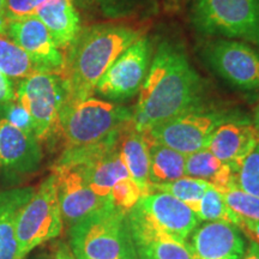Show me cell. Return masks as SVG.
<instances>
[{
	"mask_svg": "<svg viewBox=\"0 0 259 259\" xmlns=\"http://www.w3.org/2000/svg\"><path fill=\"white\" fill-rule=\"evenodd\" d=\"M35 16L64 53L83 28L82 16L72 0H46L38 6Z\"/></svg>",
	"mask_w": 259,
	"mask_h": 259,
	"instance_id": "obj_19",
	"label": "cell"
},
{
	"mask_svg": "<svg viewBox=\"0 0 259 259\" xmlns=\"http://www.w3.org/2000/svg\"><path fill=\"white\" fill-rule=\"evenodd\" d=\"M69 247L74 259H139L127 212L111 203L70 227Z\"/></svg>",
	"mask_w": 259,
	"mask_h": 259,
	"instance_id": "obj_3",
	"label": "cell"
},
{
	"mask_svg": "<svg viewBox=\"0 0 259 259\" xmlns=\"http://www.w3.org/2000/svg\"><path fill=\"white\" fill-rule=\"evenodd\" d=\"M16 96V85L14 79L0 72V102L14 101Z\"/></svg>",
	"mask_w": 259,
	"mask_h": 259,
	"instance_id": "obj_33",
	"label": "cell"
},
{
	"mask_svg": "<svg viewBox=\"0 0 259 259\" xmlns=\"http://www.w3.org/2000/svg\"><path fill=\"white\" fill-rule=\"evenodd\" d=\"M241 259H259V244L257 241L251 240L248 242L244 257Z\"/></svg>",
	"mask_w": 259,
	"mask_h": 259,
	"instance_id": "obj_34",
	"label": "cell"
},
{
	"mask_svg": "<svg viewBox=\"0 0 259 259\" xmlns=\"http://www.w3.org/2000/svg\"><path fill=\"white\" fill-rule=\"evenodd\" d=\"M166 2H167L168 8H169V9H177V8H179L181 4H183L184 0H166Z\"/></svg>",
	"mask_w": 259,
	"mask_h": 259,
	"instance_id": "obj_38",
	"label": "cell"
},
{
	"mask_svg": "<svg viewBox=\"0 0 259 259\" xmlns=\"http://www.w3.org/2000/svg\"><path fill=\"white\" fill-rule=\"evenodd\" d=\"M44 2L46 0H6V23L35 16L37 8Z\"/></svg>",
	"mask_w": 259,
	"mask_h": 259,
	"instance_id": "obj_32",
	"label": "cell"
},
{
	"mask_svg": "<svg viewBox=\"0 0 259 259\" xmlns=\"http://www.w3.org/2000/svg\"><path fill=\"white\" fill-rule=\"evenodd\" d=\"M0 120L8 121L22 131L28 134H34V125L28 112L19 103L14 101L0 102Z\"/></svg>",
	"mask_w": 259,
	"mask_h": 259,
	"instance_id": "obj_31",
	"label": "cell"
},
{
	"mask_svg": "<svg viewBox=\"0 0 259 259\" xmlns=\"http://www.w3.org/2000/svg\"><path fill=\"white\" fill-rule=\"evenodd\" d=\"M252 122H253L254 125V128L255 131H257V134L259 136V100L257 102V105H255L254 109H253V115H252Z\"/></svg>",
	"mask_w": 259,
	"mask_h": 259,
	"instance_id": "obj_37",
	"label": "cell"
},
{
	"mask_svg": "<svg viewBox=\"0 0 259 259\" xmlns=\"http://www.w3.org/2000/svg\"><path fill=\"white\" fill-rule=\"evenodd\" d=\"M206 90V80L191 64L185 45L174 37H163L154 51L137 105L132 109V126L147 134L205 105Z\"/></svg>",
	"mask_w": 259,
	"mask_h": 259,
	"instance_id": "obj_1",
	"label": "cell"
},
{
	"mask_svg": "<svg viewBox=\"0 0 259 259\" xmlns=\"http://www.w3.org/2000/svg\"><path fill=\"white\" fill-rule=\"evenodd\" d=\"M34 192L30 186L0 191V259H17L16 221L19 210Z\"/></svg>",
	"mask_w": 259,
	"mask_h": 259,
	"instance_id": "obj_20",
	"label": "cell"
},
{
	"mask_svg": "<svg viewBox=\"0 0 259 259\" xmlns=\"http://www.w3.org/2000/svg\"><path fill=\"white\" fill-rule=\"evenodd\" d=\"M79 168L90 189L106 202H109V194L114 185L130 178L118 148L85 166H79Z\"/></svg>",
	"mask_w": 259,
	"mask_h": 259,
	"instance_id": "obj_22",
	"label": "cell"
},
{
	"mask_svg": "<svg viewBox=\"0 0 259 259\" xmlns=\"http://www.w3.org/2000/svg\"><path fill=\"white\" fill-rule=\"evenodd\" d=\"M211 186L205 180L194 179L190 177H183L180 179H177L170 183L164 184H154L149 185V189L160 191V192H166L170 196L176 197L177 199L181 200L189 206H192L198 200L202 198V196L209 187Z\"/></svg>",
	"mask_w": 259,
	"mask_h": 259,
	"instance_id": "obj_27",
	"label": "cell"
},
{
	"mask_svg": "<svg viewBox=\"0 0 259 259\" xmlns=\"http://www.w3.org/2000/svg\"><path fill=\"white\" fill-rule=\"evenodd\" d=\"M147 141L149 144V162H150L149 185L170 183L185 177L186 155L163 144L150 141L148 137Z\"/></svg>",
	"mask_w": 259,
	"mask_h": 259,
	"instance_id": "obj_24",
	"label": "cell"
},
{
	"mask_svg": "<svg viewBox=\"0 0 259 259\" xmlns=\"http://www.w3.org/2000/svg\"><path fill=\"white\" fill-rule=\"evenodd\" d=\"M54 259H74V257L69 246H66L65 244H60L57 247Z\"/></svg>",
	"mask_w": 259,
	"mask_h": 259,
	"instance_id": "obj_35",
	"label": "cell"
},
{
	"mask_svg": "<svg viewBox=\"0 0 259 259\" xmlns=\"http://www.w3.org/2000/svg\"><path fill=\"white\" fill-rule=\"evenodd\" d=\"M235 183L246 193L259 198V142L239 166Z\"/></svg>",
	"mask_w": 259,
	"mask_h": 259,
	"instance_id": "obj_29",
	"label": "cell"
},
{
	"mask_svg": "<svg viewBox=\"0 0 259 259\" xmlns=\"http://www.w3.org/2000/svg\"><path fill=\"white\" fill-rule=\"evenodd\" d=\"M131 121V108L90 96L65 103L59 115V134L66 148L83 147L122 131Z\"/></svg>",
	"mask_w": 259,
	"mask_h": 259,
	"instance_id": "obj_4",
	"label": "cell"
},
{
	"mask_svg": "<svg viewBox=\"0 0 259 259\" xmlns=\"http://www.w3.org/2000/svg\"><path fill=\"white\" fill-rule=\"evenodd\" d=\"M0 72L17 80L36 72L25 52L6 31H0Z\"/></svg>",
	"mask_w": 259,
	"mask_h": 259,
	"instance_id": "obj_25",
	"label": "cell"
},
{
	"mask_svg": "<svg viewBox=\"0 0 259 259\" xmlns=\"http://www.w3.org/2000/svg\"><path fill=\"white\" fill-rule=\"evenodd\" d=\"M154 54V42L147 34L116 58L97 83L94 95L114 103L134 99L141 92Z\"/></svg>",
	"mask_w": 259,
	"mask_h": 259,
	"instance_id": "obj_10",
	"label": "cell"
},
{
	"mask_svg": "<svg viewBox=\"0 0 259 259\" xmlns=\"http://www.w3.org/2000/svg\"><path fill=\"white\" fill-rule=\"evenodd\" d=\"M200 221L231 222L241 229V216L227 205L225 198L218 190L210 186L198 202L190 206Z\"/></svg>",
	"mask_w": 259,
	"mask_h": 259,
	"instance_id": "obj_26",
	"label": "cell"
},
{
	"mask_svg": "<svg viewBox=\"0 0 259 259\" xmlns=\"http://www.w3.org/2000/svg\"><path fill=\"white\" fill-rule=\"evenodd\" d=\"M258 142L259 136L252 119L240 113L213 131L206 149L220 161L231 164L238 171L242 160L251 153Z\"/></svg>",
	"mask_w": 259,
	"mask_h": 259,
	"instance_id": "obj_17",
	"label": "cell"
},
{
	"mask_svg": "<svg viewBox=\"0 0 259 259\" xmlns=\"http://www.w3.org/2000/svg\"><path fill=\"white\" fill-rule=\"evenodd\" d=\"M52 171L56 176L61 216L69 227L109 203L90 189L79 167L54 168Z\"/></svg>",
	"mask_w": 259,
	"mask_h": 259,
	"instance_id": "obj_15",
	"label": "cell"
},
{
	"mask_svg": "<svg viewBox=\"0 0 259 259\" xmlns=\"http://www.w3.org/2000/svg\"><path fill=\"white\" fill-rule=\"evenodd\" d=\"M240 113L234 108L205 103L151 128L145 136L150 141L166 145L184 155H190L208 148L213 131Z\"/></svg>",
	"mask_w": 259,
	"mask_h": 259,
	"instance_id": "obj_7",
	"label": "cell"
},
{
	"mask_svg": "<svg viewBox=\"0 0 259 259\" xmlns=\"http://www.w3.org/2000/svg\"><path fill=\"white\" fill-rule=\"evenodd\" d=\"M5 6L6 0H0V31H5L6 19H5Z\"/></svg>",
	"mask_w": 259,
	"mask_h": 259,
	"instance_id": "obj_36",
	"label": "cell"
},
{
	"mask_svg": "<svg viewBox=\"0 0 259 259\" xmlns=\"http://www.w3.org/2000/svg\"><path fill=\"white\" fill-rule=\"evenodd\" d=\"M147 25L131 22L101 21L85 25L65 51L63 78L67 90L66 102L90 96L103 73L116 58L139 37Z\"/></svg>",
	"mask_w": 259,
	"mask_h": 259,
	"instance_id": "obj_2",
	"label": "cell"
},
{
	"mask_svg": "<svg viewBox=\"0 0 259 259\" xmlns=\"http://www.w3.org/2000/svg\"><path fill=\"white\" fill-rule=\"evenodd\" d=\"M136 205L180 244H186L200 223L198 216L187 204L166 192L149 189Z\"/></svg>",
	"mask_w": 259,
	"mask_h": 259,
	"instance_id": "obj_13",
	"label": "cell"
},
{
	"mask_svg": "<svg viewBox=\"0 0 259 259\" xmlns=\"http://www.w3.org/2000/svg\"><path fill=\"white\" fill-rule=\"evenodd\" d=\"M15 100L30 115L38 141L47 142L59 134V115L67 100L63 76L32 73L18 80Z\"/></svg>",
	"mask_w": 259,
	"mask_h": 259,
	"instance_id": "obj_8",
	"label": "cell"
},
{
	"mask_svg": "<svg viewBox=\"0 0 259 259\" xmlns=\"http://www.w3.org/2000/svg\"><path fill=\"white\" fill-rule=\"evenodd\" d=\"M186 245L193 259H241L247 247L241 229L225 221L204 223Z\"/></svg>",
	"mask_w": 259,
	"mask_h": 259,
	"instance_id": "obj_16",
	"label": "cell"
},
{
	"mask_svg": "<svg viewBox=\"0 0 259 259\" xmlns=\"http://www.w3.org/2000/svg\"><path fill=\"white\" fill-rule=\"evenodd\" d=\"M119 154L127 168L130 178L143 190L149 191V144L144 134L132 126V121L120 136Z\"/></svg>",
	"mask_w": 259,
	"mask_h": 259,
	"instance_id": "obj_21",
	"label": "cell"
},
{
	"mask_svg": "<svg viewBox=\"0 0 259 259\" xmlns=\"http://www.w3.org/2000/svg\"><path fill=\"white\" fill-rule=\"evenodd\" d=\"M127 221L139 259H193L186 244L171 238L139 206L127 212Z\"/></svg>",
	"mask_w": 259,
	"mask_h": 259,
	"instance_id": "obj_12",
	"label": "cell"
},
{
	"mask_svg": "<svg viewBox=\"0 0 259 259\" xmlns=\"http://www.w3.org/2000/svg\"><path fill=\"white\" fill-rule=\"evenodd\" d=\"M200 57L213 73L239 92L259 97V51L239 40L213 37L200 46Z\"/></svg>",
	"mask_w": 259,
	"mask_h": 259,
	"instance_id": "obj_9",
	"label": "cell"
},
{
	"mask_svg": "<svg viewBox=\"0 0 259 259\" xmlns=\"http://www.w3.org/2000/svg\"><path fill=\"white\" fill-rule=\"evenodd\" d=\"M225 198L227 205L239 216L259 221V198L246 193L236 183H232L225 190L219 191Z\"/></svg>",
	"mask_w": 259,
	"mask_h": 259,
	"instance_id": "obj_28",
	"label": "cell"
},
{
	"mask_svg": "<svg viewBox=\"0 0 259 259\" xmlns=\"http://www.w3.org/2000/svg\"><path fill=\"white\" fill-rule=\"evenodd\" d=\"M185 176L205 180L218 191L225 190L235 181L236 169L231 164L223 163L208 149L186 155Z\"/></svg>",
	"mask_w": 259,
	"mask_h": 259,
	"instance_id": "obj_23",
	"label": "cell"
},
{
	"mask_svg": "<svg viewBox=\"0 0 259 259\" xmlns=\"http://www.w3.org/2000/svg\"><path fill=\"white\" fill-rule=\"evenodd\" d=\"M143 194V190L131 178H127V179L119 181L113 187L109 194V203L115 208L128 212L138 203Z\"/></svg>",
	"mask_w": 259,
	"mask_h": 259,
	"instance_id": "obj_30",
	"label": "cell"
},
{
	"mask_svg": "<svg viewBox=\"0 0 259 259\" xmlns=\"http://www.w3.org/2000/svg\"><path fill=\"white\" fill-rule=\"evenodd\" d=\"M64 220L53 173L40 184L30 199L19 210L16 221L17 259H25L32 250L61 234Z\"/></svg>",
	"mask_w": 259,
	"mask_h": 259,
	"instance_id": "obj_6",
	"label": "cell"
},
{
	"mask_svg": "<svg viewBox=\"0 0 259 259\" xmlns=\"http://www.w3.org/2000/svg\"><path fill=\"white\" fill-rule=\"evenodd\" d=\"M42 158L36 136L0 120V173L8 178L28 176L40 168Z\"/></svg>",
	"mask_w": 259,
	"mask_h": 259,
	"instance_id": "obj_14",
	"label": "cell"
},
{
	"mask_svg": "<svg viewBox=\"0 0 259 259\" xmlns=\"http://www.w3.org/2000/svg\"><path fill=\"white\" fill-rule=\"evenodd\" d=\"M5 31L25 52L36 72L63 76L65 53L36 16L9 22Z\"/></svg>",
	"mask_w": 259,
	"mask_h": 259,
	"instance_id": "obj_11",
	"label": "cell"
},
{
	"mask_svg": "<svg viewBox=\"0 0 259 259\" xmlns=\"http://www.w3.org/2000/svg\"><path fill=\"white\" fill-rule=\"evenodd\" d=\"M189 18L202 36L239 40L259 51V0H190Z\"/></svg>",
	"mask_w": 259,
	"mask_h": 259,
	"instance_id": "obj_5",
	"label": "cell"
},
{
	"mask_svg": "<svg viewBox=\"0 0 259 259\" xmlns=\"http://www.w3.org/2000/svg\"><path fill=\"white\" fill-rule=\"evenodd\" d=\"M77 10L93 19L147 24L160 11L158 0H72Z\"/></svg>",
	"mask_w": 259,
	"mask_h": 259,
	"instance_id": "obj_18",
	"label": "cell"
}]
</instances>
